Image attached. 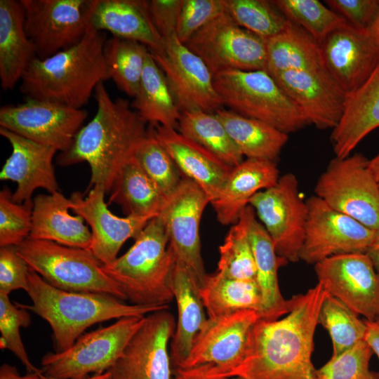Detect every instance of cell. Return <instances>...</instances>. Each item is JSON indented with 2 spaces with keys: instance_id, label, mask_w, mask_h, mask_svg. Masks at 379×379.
<instances>
[{
  "instance_id": "6da1fadb",
  "label": "cell",
  "mask_w": 379,
  "mask_h": 379,
  "mask_svg": "<svg viewBox=\"0 0 379 379\" xmlns=\"http://www.w3.org/2000/svg\"><path fill=\"white\" fill-rule=\"evenodd\" d=\"M327 291L319 282L288 300L282 319H259L251 333L246 356L226 375L241 379H314V335Z\"/></svg>"
},
{
  "instance_id": "7a4b0ae2",
  "label": "cell",
  "mask_w": 379,
  "mask_h": 379,
  "mask_svg": "<svg viewBox=\"0 0 379 379\" xmlns=\"http://www.w3.org/2000/svg\"><path fill=\"white\" fill-rule=\"evenodd\" d=\"M95 117L77 133L70 148L60 152L57 164L68 166L87 162L91 168L90 187L98 185L109 192L122 166L133 157L148 130L146 122L128 100H113L104 82L95 90Z\"/></svg>"
},
{
  "instance_id": "3957f363",
  "label": "cell",
  "mask_w": 379,
  "mask_h": 379,
  "mask_svg": "<svg viewBox=\"0 0 379 379\" xmlns=\"http://www.w3.org/2000/svg\"><path fill=\"white\" fill-rule=\"evenodd\" d=\"M105 34L91 25L77 45L45 59L36 58L21 80L25 98L75 109L86 105L97 86L109 79L103 55Z\"/></svg>"
},
{
  "instance_id": "277c9868",
  "label": "cell",
  "mask_w": 379,
  "mask_h": 379,
  "mask_svg": "<svg viewBox=\"0 0 379 379\" xmlns=\"http://www.w3.org/2000/svg\"><path fill=\"white\" fill-rule=\"evenodd\" d=\"M32 305L17 303L46 321L53 332L57 352L69 348L92 325L130 317H145L169 306L139 305L114 296L57 288L30 270L26 291Z\"/></svg>"
},
{
  "instance_id": "5b68a950",
  "label": "cell",
  "mask_w": 379,
  "mask_h": 379,
  "mask_svg": "<svg viewBox=\"0 0 379 379\" xmlns=\"http://www.w3.org/2000/svg\"><path fill=\"white\" fill-rule=\"evenodd\" d=\"M175 264L164 225L159 216L151 219L132 246L105 272L115 281L130 303L166 306L174 298L170 286Z\"/></svg>"
},
{
  "instance_id": "8992f818",
  "label": "cell",
  "mask_w": 379,
  "mask_h": 379,
  "mask_svg": "<svg viewBox=\"0 0 379 379\" xmlns=\"http://www.w3.org/2000/svg\"><path fill=\"white\" fill-rule=\"evenodd\" d=\"M223 105L288 134L309 125L306 119L265 69L227 70L213 76Z\"/></svg>"
},
{
  "instance_id": "52a82bcc",
  "label": "cell",
  "mask_w": 379,
  "mask_h": 379,
  "mask_svg": "<svg viewBox=\"0 0 379 379\" xmlns=\"http://www.w3.org/2000/svg\"><path fill=\"white\" fill-rule=\"evenodd\" d=\"M16 248L32 270L57 288L127 300L119 285L103 270L104 264L88 249L30 237Z\"/></svg>"
},
{
  "instance_id": "ba28073f",
  "label": "cell",
  "mask_w": 379,
  "mask_h": 379,
  "mask_svg": "<svg viewBox=\"0 0 379 379\" xmlns=\"http://www.w3.org/2000/svg\"><path fill=\"white\" fill-rule=\"evenodd\" d=\"M145 317L119 319L112 325L81 335L64 351L46 353L41 360L44 374L55 379H85L91 374L108 371Z\"/></svg>"
},
{
  "instance_id": "9c48e42d",
  "label": "cell",
  "mask_w": 379,
  "mask_h": 379,
  "mask_svg": "<svg viewBox=\"0 0 379 379\" xmlns=\"http://www.w3.org/2000/svg\"><path fill=\"white\" fill-rule=\"evenodd\" d=\"M368 160L356 153L335 157L319 176L315 196L327 205L366 227L379 230V186Z\"/></svg>"
},
{
  "instance_id": "30bf717a",
  "label": "cell",
  "mask_w": 379,
  "mask_h": 379,
  "mask_svg": "<svg viewBox=\"0 0 379 379\" xmlns=\"http://www.w3.org/2000/svg\"><path fill=\"white\" fill-rule=\"evenodd\" d=\"M25 29L36 57L45 59L79 44L91 27L98 0H20Z\"/></svg>"
},
{
  "instance_id": "8fae6325",
  "label": "cell",
  "mask_w": 379,
  "mask_h": 379,
  "mask_svg": "<svg viewBox=\"0 0 379 379\" xmlns=\"http://www.w3.org/2000/svg\"><path fill=\"white\" fill-rule=\"evenodd\" d=\"M277 254L287 262L300 260L308 215L299 183L292 173L279 177L277 184L256 193L250 200Z\"/></svg>"
},
{
  "instance_id": "7c38bea8",
  "label": "cell",
  "mask_w": 379,
  "mask_h": 379,
  "mask_svg": "<svg viewBox=\"0 0 379 379\" xmlns=\"http://www.w3.org/2000/svg\"><path fill=\"white\" fill-rule=\"evenodd\" d=\"M210 201L201 188L185 177L165 199L159 214L175 262L184 267L200 289L208 275L201 256L199 234L203 212Z\"/></svg>"
},
{
  "instance_id": "4fadbf2b",
  "label": "cell",
  "mask_w": 379,
  "mask_h": 379,
  "mask_svg": "<svg viewBox=\"0 0 379 379\" xmlns=\"http://www.w3.org/2000/svg\"><path fill=\"white\" fill-rule=\"evenodd\" d=\"M185 45L203 60L213 76L232 69H266V40L239 27L225 12Z\"/></svg>"
},
{
  "instance_id": "5bb4252c",
  "label": "cell",
  "mask_w": 379,
  "mask_h": 379,
  "mask_svg": "<svg viewBox=\"0 0 379 379\" xmlns=\"http://www.w3.org/2000/svg\"><path fill=\"white\" fill-rule=\"evenodd\" d=\"M306 202L308 215L300 260L315 265L334 255L367 252L375 231L334 210L315 195Z\"/></svg>"
},
{
  "instance_id": "9a60e30c",
  "label": "cell",
  "mask_w": 379,
  "mask_h": 379,
  "mask_svg": "<svg viewBox=\"0 0 379 379\" xmlns=\"http://www.w3.org/2000/svg\"><path fill=\"white\" fill-rule=\"evenodd\" d=\"M88 117L83 109L25 98L0 109V127L60 152L68 150Z\"/></svg>"
},
{
  "instance_id": "2e32d148",
  "label": "cell",
  "mask_w": 379,
  "mask_h": 379,
  "mask_svg": "<svg viewBox=\"0 0 379 379\" xmlns=\"http://www.w3.org/2000/svg\"><path fill=\"white\" fill-rule=\"evenodd\" d=\"M164 41L163 51L150 53L163 71L180 111L215 113L222 109L213 75L203 60L181 43L176 34Z\"/></svg>"
},
{
  "instance_id": "e0dca14e",
  "label": "cell",
  "mask_w": 379,
  "mask_h": 379,
  "mask_svg": "<svg viewBox=\"0 0 379 379\" xmlns=\"http://www.w3.org/2000/svg\"><path fill=\"white\" fill-rule=\"evenodd\" d=\"M259 319V313L251 310L208 318L189 356L178 368L213 365L220 375L226 377L244 359L251 333Z\"/></svg>"
},
{
  "instance_id": "ac0fdd59",
  "label": "cell",
  "mask_w": 379,
  "mask_h": 379,
  "mask_svg": "<svg viewBox=\"0 0 379 379\" xmlns=\"http://www.w3.org/2000/svg\"><path fill=\"white\" fill-rule=\"evenodd\" d=\"M314 270L329 294L366 320H379V273L366 253L328 258Z\"/></svg>"
},
{
  "instance_id": "d6986e66",
  "label": "cell",
  "mask_w": 379,
  "mask_h": 379,
  "mask_svg": "<svg viewBox=\"0 0 379 379\" xmlns=\"http://www.w3.org/2000/svg\"><path fill=\"white\" fill-rule=\"evenodd\" d=\"M159 310L147 314L109 370V379H172L168 344L175 330L173 315Z\"/></svg>"
},
{
  "instance_id": "ffe728a7",
  "label": "cell",
  "mask_w": 379,
  "mask_h": 379,
  "mask_svg": "<svg viewBox=\"0 0 379 379\" xmlns=\"http://www.w3.org/2000/svg\"><path fill=\"white\" fill-rule=\"evenodd\" d=\"M319 44L328 72L347 95L359 88L379 64V46L368 28L347 23Z\"/></svg>"
},
{
  "instance_id": "44dd1931",
  "label": "cell",
  "mask_w": 379,
  "mask_h": 379,
  "mask_svg": "<svg viewBox=\"0 0 379 379\" xmlns=\"http://www.w3.org/2000/svg\"><path fill=\"white\" fill-rule=\"evenodd\" d=\"M105 193L102 187L95 185L86 197L80 192H74L69 199L72 211L91 227L89 250L104 265H107L117 258L123 244L130 238L135 239L152 218L133 215L121 218L114 215L105 201Z\"/></svg>"
},
{
  "instance_id": "7402d4cb",
  "label": "cell",
  "mask_w": 379,
  "mask_h": 379,
  "mask_svg": "<svg viewBox=\"0 0 379 379\" xmlns=\"http://www.w3.org/2000/svg\"><path fill=\"white\" fill-rule=\"evenodd\" d=\"M300 110L309 125L332 130L345 110L348 95L326 70L286 71L273 77Z\"/></svg>"
},
{
  "instance_id": "603a6c76",
  "label": "cell",
  "mask_w": 379,
  "mask_h": 379,
  "mask_svg": "<svg viewBox=\"0 0 379 379\" xmlns=\"http://www.w3.org/2000/svg\"><path fill=\"white\" fill-rule=\"evenodd\" d=\"M0 134L12 147L0 173L1 180L17 183L13 200L18 204L32 200L33 192L43 188L48 193L59 191L53 164L57 150L0 127Z\"/></svg>"
},
{
  "instance_id": "cb8c5ba5",
  "label": "cell",
  "mask_w": 379,
  "mask_h": 379,
  "mask_svg": "<svg viewBox=\"0 0 379 379\" xmlns=\"http://www.w3.org/2000/svg\"><path fill=\"white\" fill-rule=\"evenodd\" d=\"M151 126L181 173L201 188L211 204L218 195L233 167L175 129L160 125Z\"/></svg>"
},
{
  "instance_id": "d4e9b609",
  "label": "cell",
  "mask_w": 379,
  "mask_h": 379,
  "mask_svg": "<svg viewBox=\"0 0 379 379\" xmlns=\"http://www.w3.org/2000/svg\"><path fill=\"white\" fill-rule=\"evenodd\" d=\"M91 27L113 36L135 41L149 51L161 52L164 41L157 30L148 1L98 0L91 18Z\"/></svg>"
},
{
  "instance_id": "484cf974",
  "label": "cell",
  "mask_w": 379,
  "mask_h": 379,
  "mask_svg": "<svg viewBox=\"0 0 379 379\" xmlns=\"http://www.w3.org/2000/svg\"><path fill=\"white\" fill-rule=\"evenodd\" d=\"M279 177L276 163L270 161L246 159L233 167L211 203L218 222L223 225L235 224L251 199L275 185Z\"/></svg>"
},
{
  "instance_id": "4316f807",
  "label": "cell",
  "mask_w": 379,
  "mask_h": 379,
  "mask_svg": "<svg viewBox=\"0 0 379 379\" xmlns=\"http://www.w3.org/2000/svg\"><path fill=\"white\" fill-rule=\"evenodd\" d=\"M378 128L379 64L366 81L347 97L343 116L330 137L335 157L350 156L361 141Z\"/></svg>"
},
{
  "instance_id": "83f0119b",
  "label": "cell",
  "mask_w": 379,
  "mask_h": 379,
  "mask_svg": "<svg viewBox=\"0 0 379 379\" xmlns=\"http://www.w3.org/2000/svg\"><path fill=\"white\" fill-rule=\"evenodd\" d=\"M71 205L59 191L35 197L29 237L89 250L91 233L82 217L69 213Z\"/></svg>"
},
{
  "instance_id": "f1b7e54d",
  "label": "cell",
  "mask_w": 379,
  "mask_h": 379,
  "mask_svg": "<svg viewBox=\"0 0 379 379\" xmlns=\"http://www.w3.org/2000/svg\"><path fill=\"white\" fill-rule=\"evenodd\" d=\"M36 58L34 46L25 29V13L20 1L0 0L1 88L13 89Z\"/></svg>"
},
{
  "instance_id": "f546056e",
  "label": "cell",
  "mask_w": 379,
  "mask_h": 379,
  "mask_svg": "<svg viewBox=\"0 0 379 379\" xmlns=\"http://www.w3.org/2000/svg\"><path fill=\"white\" fill-rule=\"evenodd\" d=\"M170 286L178 307V322L170 343L171 364L177 369L185 361L194 339L206 321L199 289L187 271L175 262Z\"/></svg>"
},
{
  "instance_id": "4dcf8cb0",
  "label": "cell",
  "mask_w": 379,
  "mask_h": 379,
  "mask_svg": "<svg viewBox=\"0 0 379 379\" xmlns=\"http://www.w3.org/2000/svg\"><path fill=\"white\" fill-rule=\"evenodd\" d=\"M249 238L256 266L255 281L261 295L260 319L276 320L289 312L288 300L281 293L277 272L287 261L276 253L272 241L262 223L252 216Z\"/></svg>"
},
{
  "instance_id": "1f68e13d",
  "label": "cell",
  "mask_w": 379,
  "mask_h": 379,
  "mask_svg": "<svg viewBox=\"0 0 379 379\" xmlns=\"http://www.w3.org/2000/svg\"><path fill=\"white\" fill-rule=\"evenodd\" d=\"M266 50L265 70L272 77L286 71H327L319 43L291 22L283 32L266 40Z\"/></svg>"
},
{
  "instance_id": "d6a6232c",
  "label": "cell",
  "mask_w": 379,
  "mask_h": 379,
  "mask_svg": "<svg viewBox=\"0 0 379 379\" xmlns=\"http://www.w3.org/2000/svg\"><path fill=\"white\" fill-rule=\"evenodd\" d=\"M215 114L246 159L275 162L288 142V134L263 121L223 108Z\"/></svg>"
},
{
  "instance_id": "836d02e7",
  "label": "cell",
  "mask_w": 379,
  "mask_h": 379,
  "mask_svg": "<svg viewBox=\"0 0 379 379\" xmlns=\"http://www.w3.org/2000/svg\"><path fill=\"white\" fill-rule=\"evenodd\" d=\"M131 105L150 126L178 128L181 112L163 71L150 51L146 58L138 92Z\"/></svg>"
},
{
  "instance_id": "e575fe53",
  "label": "cell",
  "mask_w": 379,
  "mask_h": 379,
  "mask_svg": "<svg viewBox=\"0 0 379 379\" xmlns=\"http://www.w3.org/2000/svg\"><path fill=\"white\" fill-rule=\"evenodd\" d=\"M109 192L107 204L119 205L126 215L155 218L165 201L134 157L120 169Z\"/></svg>"
},
{
  "instance_id": "d590c367",
  "label": "cell",
  "mask_w": 379,
  "mask_h": 379,
  "mask_svg": "<svg viewBox=\"0 0 379 379\" xmlns=\"http://www.w3.org/2000/svg\"><path fill=\"white\" fill-rule=\"evenodd\" d=\"M208 318L251 310L259 313L261 295L255 281L232 279L216 272L208 274L199 289Z\"/></svg>"
},
{
  "instance_id": "8d00e7d4",
  "label": "cell",
  "mask_w": 379,
  "mask_h": 379,
  "mask_svg": "<svg viewBox=\"0 0 379 379\" xmlns=\"http://www.w3.org/2000/svg\"><path fill=\"white\" fill-rule=\"evenodd\" d=\"M178 130L232 167L244 161V156L215 113L201 110L183 111Z\"/></svg>"
},
{
  "instance_id": "74e56055",
  "label": "cell",
  "mask_w": 379,
  "mask_h": 379,
  "mask_svg": "<svg viewBox=\"0 0 379 379\" xmlns=\"http://www.w3.org/2000/svg\"><path fill=\"white\" fill-rule=\"evenodd\" d=\"M255 211L250 205L241 213L219 247L218 272L232 279L255 281L256 266L249 238V225Z\"/></svg>"
},
{
  "instance_id": "f35d334b",
  "label": "cell",
  "mask_w": 379,
  "mask_h": 379,
  "mask_svg": "<svg viewBox=\"0 0 379 379\" xmlns=\"http://www.w3.org/2000/svg\"><path fill=\"white\" fill-rule=\"evenodd\" d=\"M149 50L135 41L112 36L106 40L103 55L109 79L130 97L137 95Z\"/></svg>"
},
{
  "instance_id": "ab89813d",
  "label": "cell",
  "mask_w": 379,
  "mask_h": 379,
  "mask_svg": "<svg viewBox=\"0 0 379 379\" xmlns=\"http://www.w3.org/2000/svg\"><path fill=\"white\" fill-rule=\"evenodd\" d=\"M318 324L326 329L333 343V354L335 356L365 340V320L344 302L328 292L321 304Z\"/></svg>"
},
{
  "instance_id": "60d3db41",
  "label": "cell",
  "mask_w": 379,
  "mask_h": 379,
  "mask_svg": "<svg viewBox=\"0 0 379 379\" xmlns=\"http://www.w3.org/2000/svg\"><path fill=\"white\" fill-rule=\"evenodd\" d=\"M225 12L241 27L265 40L281 33L290 21L272 1L222 0Z\"/></svg>"
},
{
  "instance_id": "b9f144b4",
  "label": "cell",
  "mask_w": 379,
  "mask_h": 379,
  "mask_svg": "<svg viewBox=\"0 0 379 379\" xmlns=\"http://www.w3.org/2000/svg\"><path fill=\"white\" fill-rule=\"evenodd\" d=\"M291 22L300 27L319 44L333 31L348 22L318 0H272Z\"/></svg>"
},
{
  "instance_id": "7bdbcfd3",
  "label": "cell",
  "mask_w": 379,
  "mask_h": 379,
  "mask_svg": "<svg viewBox=\"0 0 379 379\" xmlns=\"http://www.w3.org/2000/svg\"><path fill=\"white\" fill-rule=\"evenodd\" d=\"M133 157L164 199L175 191L184 178L171 157L156 138L151 126Z\"/></svg>"
},
{
  "instance_id": "ee69618b",
  "label": "cell",
  "mask_w": 379,
  "mask_h": 379,
  "mask_svg": "<svg viewBox=\"0 0 379 379\" xmlns=\"http://www.w3.org/2000/svg\"><path fill=\"white\" fill-rule=\"evenodd\" d=\"M27 310L17 303L13 305L9 295L0 293V347L12 352L25 367L27 373H44L30 361L20 336V328L31 324Z\"/></svg>"
},
{
  "instance_id": "f6af8a7d",
  "label": "cell",
  "mask_w": 379,
  "mask_h": 379,
  "mask_svg": "<svg viewBox=\"0 0 379 379\" xmlns=\"http://www.w3.org/2000/svg\"><path fill=\"white\" fill-rule=\"evenodd\" d=\"M373 350L365 340L340 354L332 356L316 369L314 379H379V371L370 369Z\"/></svg>"
},
{
  "instance_id": "bcb514c9",
  "label": "cell",
  "mask_w": 379,
  "mask_h": 379,
  "mask_svg": "<svg viewBox=\"0 0 379 379\" xmlns=\"http://www.w3.org/2000/svg\"><path fill=\"white\" fill-rule=\"evenodd\" d=\"M12 197L8 187L0 192V246H18L31 232L33 201L18 204Z\"/></svg>"
},
{
  "instance_id": "7dc6e473",
  "label": "cell",
  "mask_w": 379,
  "mask_h": 379,
  "mask_svg": "<svg viewBox=\"0 0 379 379\" xmlns=\"http://www.w3.org/2000/svg\"><path fill=\"white\" fill-rule=\"evenodd\" d=\"M225 12L222 0H183L175 34L185 44L197 31Z\"/></svg>"
},
{
  "instance_id": "c3c4849f",
  "label": "cell",
  "mask_w": 379,
  "mask_h": 379,
  "mask_svg": "<svg viewBox=\"0 0 379 379\" xmlns=\"http://www.w3.org/2000/svg\"><path fill=\"white\" fill-rule=\"evenodd\" d=\"M30 267L18 253L16 246L0 247V293L9 295L17 289L25 291Z\"/></svg>"
},
{
  "instance_id": "681fc988",
  "label": "cell",
  "mask_w": 379,
  "mask_h": 379,
  "mask_svg": "<svg viewBox=\"0 0 379 379\" xmlns=\"http://www.w3.org/2000/svg\"><path fill=\"white\" fill-rule=\"evenodd\" d=\"M325 4L354 27L368 29L379 10V0H326Z\"/></svg>"
},
{
  "instance_id": "f907efd6",
  "label": "cell",
  "mask_w": 379,
  "mask_h": 379,
  "mask_svg": "<svg viewBox=\"0 0 379 379\" xmlns=\"http://www.w3.org/2000/svg\"><path fill=\"white\" fill-rule=\"evenodd\" d=\"M183 0L148 1L154 23L163 39L175 34Z\"/></svg>"
},
{
  "instance_id": "816d5d0a",
  "label": "cell",
  "mask_w": 379,
  "mask_h": 379,
  "mask_svg": "<svg viewBox=\"0 0 379 379\" xmlns=\"http://www.w3.org/2000/svg\"><path fill=\"white\" fill-rule=\"evenodd\" d=\"M172 379H231L220 375L213 365L177 368Z\"/></svg>"
},
{
  "instance_id": "f5cc1de1",
  "label": "cell",
  "mask_w": 379,
  "mask_h": 379,
  "mask_svg": "<svg viewBox=\"0 0 379 379\" xmlns=\"http://www.w3.org/2000/svg\"><path fill=\"white\" fill-rule=\"evenodd\" d=\"M366 330L364 340L370 346L373 353L379 359V320H366Z\"/></svg>"
},
{
  "instance_id": "db71d44e",
  "label": "cell",
  "mask_w": 379,
  "mask_h": 379,
  "mask_svg": "<svg viewBox=\"0 0 379 379\" xmlns=\"http://www.w3.org/2000/svg\"><path fill=\"white\" fill-rule=\"evenodd\" d=\"M43 373H27L20 375L15 366L7 364H2L0 368V379H38Z\"/></svg>"
},
{
  "instance_id": "11a10c76",
  "label": "cell",
  "mask_w": 379,
  "mask_h": 379,
  "mask_svg": "<svg viewBox=\"0 0 379 379\" xmlns=\"http://www.w3.org/2000/svg\"><path fill=\"white\" fill-rule=\"evenodd\" d=\"M376 271L379 273V230L375 232V237L366 252Z\"/></svg>"
},
{
  "instance_id": "9f6ffc18",
  "label": "cell",
  "mask_w": 379,
  "mask_h": 379,
  "mask_svg": "<svg viewBox=\"0 0 379 379\" xmlns=\"http://www.w3.org/2000/svg\"><path fill=\"white\" fill-rule=\"evenodd\" d=\"M368 168L379 186V153L368 160Z\"/></svg>"
},
{
  "instance_id": "6f0895ef",
  "label": "cell",
  "mask_w": 379,
  "mask_h": 379,
  "mask_svg": "<svg viewBox=\"0 0 379 379\" xmlns=\"http://www.w3.org/2000/svg\"><path fill=\"white\" fill-rule=\"evenodd\" d=\"M368 29L379 46V10L369 26Z\"/></svg>"
},
{
  "instance_id": "680465c9",
  "label": "cell",
  "mask_w": 379,
  "mask_h": 379,
  "mask_svg": "<svg viewBox=\"0 0 379 379\" xmlns=\"http://www.w3.org/2000/svg\"><path fill=\"white\" fill-rule=\"evenodd\" d=\"M109 378H110V373L108 371L102 374L94 375L85 379H109ZM38 379H55V378H51L43 373L39 375Z\"/></svg>"
},
{
  "instance_id": "91938a15",
  "label": "cell",
  "mask_w": 379,
  "mask_h": 379,
  "mask_svg": "<svg viewBox=\"0 0 379 379\" xmlns=\"http://www.w3.org/2000/svg\"><path fill=\"white\" fill-rule=\"evenodd\" d=\"M231 379H241V378H232Z\"/></svg>"
}]
</instances>
